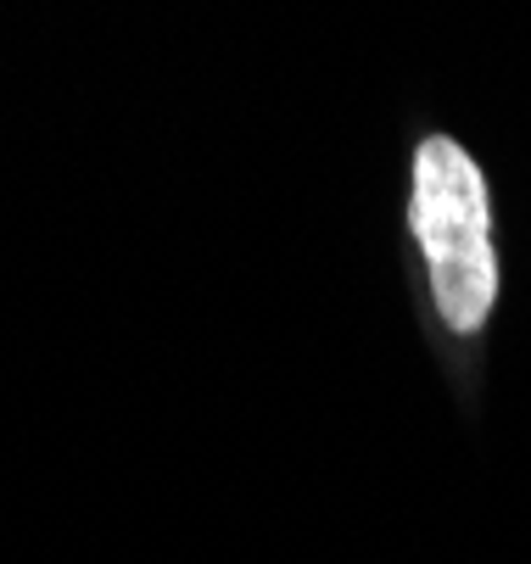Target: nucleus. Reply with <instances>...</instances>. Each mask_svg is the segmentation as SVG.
<instances>
[{
	"instance_id": "f257e3e1",
	"label": "nucleus",
	"mask_w": 531,
	"mask_h": 564,
	"mask_svg": "<svg viewBox=\"0 0 531 564\" xmlns=\"http://www.w3.org/2000/svg\"><path fill=\"white\" fill-rule=\"evenodd\" d=\"M403 229L420 263L425 318L447 341H481L498 318L503 258L492 180L459 134H420L409 156Z\"/></svg>"
}]
</instances>
